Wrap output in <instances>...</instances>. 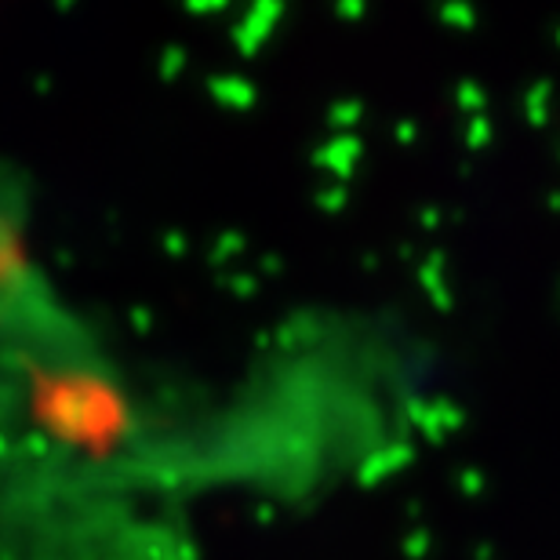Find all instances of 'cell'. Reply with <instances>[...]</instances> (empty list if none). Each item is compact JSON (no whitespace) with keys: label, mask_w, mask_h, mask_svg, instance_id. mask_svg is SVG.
<instances>
[]
</instances>
